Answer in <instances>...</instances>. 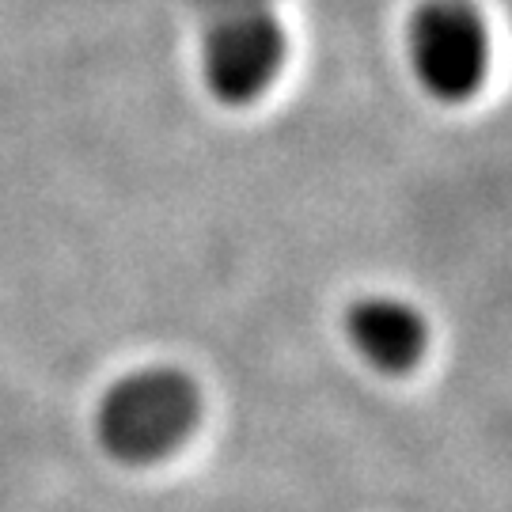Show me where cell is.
I'll list each match as a JSON object with an SVG mask.
<instances>
[{
    "label": "cell",
    "mask_w": 512,
    "mask_h": 512,
    "mask_svg": "<svg viewBox=\"0 0 512 512\" xmlns=\"http://www.w3.org/2000/svg\"><path fill=\"white\" fill-rule=\"evenodd\" d=\"M285 61V35L266 8L232 4L202 38V76L209 95L224 107H247L274 84Z\"/></svg>",
    "instance_id": "3957f363"
},
{
    "label": "cell",
    "mask_w": 512,
    "mask_h": 512,
    "mask_svg": "<svg viewBox=\"0 0 512 512\" xmlns=\"http://www.w3.org/2000/svg\"><path fill=\"white\" fill-rule=\"evenodd\" d=\"M349 346L384 376H403L421 361L429 327L406 300L395 296H361L346 311Z\"/></svg>",
    "instance_id": "277c9868"
},
{
    "label": "cell",
    "mask_w": 512,
    "mask_h": 512,
    "mask_svg": "<svg viewBox=\"0 0 512 512\" xmlns=\"http://www.w3.org/2000/svg\"><path fill=\"white\" fill-rule=\"evenodd\" d=\"M410 73L440 103H463L486 80L490 38L471 0H421L406 23Z\"/></svg>",
    "instance_id": "7a4b0ae2"
},
{
    "label": "cell",
    "mask_w": 512,
    "mask_h": 512,
    "mask_svg": "<svg viewBox=\"0 0 512 512\" xmlns=\"http://www.w3.org/2000/svg\"><path fill=\"white\" fill-rule=\"evenodd\" d=\"M202 414V395L186 372L141 368L107 387L95 410V437L103 452L129 467L171 456Z\"/></svg>",
    "instance_id": "6da1fadb"
}]
</instances>
